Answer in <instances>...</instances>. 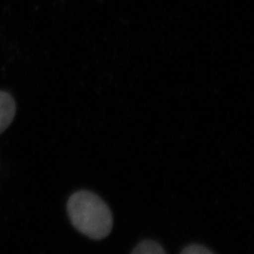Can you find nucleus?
<instances>
[{"label": "nucleus", "instance_id": "f257e3e1", "mask_svg": "<svg viewBox=\"0 0 254 254\" xmlns=\"http://www.w3.org/2000/svg\"><path fill=\"white\" fill-rule=\"evenodd\" d=\"M67 212L73 227L93 240L109 236L113 218L108 204L91 191L73 193L67 202Z\"/></svg>", "mask_w": 254, "mask_h": 254}, {"label": "nucleus", "instance_id": "f03ea898", "mask_svg": "<svg viewBox=\"0 0 254 254\" xmlns=\"http://www.w3.org/2000/svg\"><path fill=\"white\" fill-rule=\"evenodd\" d=\"M16 113V102L8 91H0V135L11 125Z\"/></svg>", "mask_w": 254, "mask_h": 254}, {"label": "nucleus", "instance_id": "7ed1b4c3", "mask_svg": "<svg viewBox=\"0 0 254 254\" xmlns=\"http://www.w3.org/2000/svg\"><path fill=\"white\" fill-rule=\"evenodd\" d=\"M131 254H166V253L158 243L152 240H145L136 246Z\"/></svg>", "mask_w": 254, "mask_h": 254}, {"label": "nucleus", "instance_id": "20e7f679", "mask_svg": "<svg viewBox=\"0 0 254 254\" xmlns=\"http://www.w3.org/2000/svg\"><path fill=\"white\" fill-rule=\"evenodd\" d=\"M181 254H214L204 246L192 244L183 250Z\"/></svg>", "mask_w": 254, "mask_h": 254}]
</instances>
